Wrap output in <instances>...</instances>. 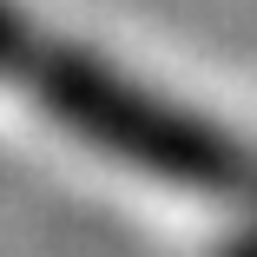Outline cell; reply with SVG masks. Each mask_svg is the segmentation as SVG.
Segmentation results:
<instances>
[{
    "instance_id": "cell-1",
    "label": "cell",
    "mask_w": 257,
    "mask_h": 257,
    "mask_svg": "<svg viewBox=\"0 0 257 257\" xmlns=\"http://www.w3.org/2000/svg\"><path fill=\"white\" fill-rule=\"evenodd\" d=\"M218 257H257V231H237V237H231Z\"/></svg>"
}]
</instances>
